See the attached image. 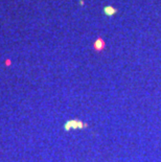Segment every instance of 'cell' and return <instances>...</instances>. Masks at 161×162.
<instances>
[{"label": "cell", "instance_id": "cell-1", "mask_svg": "<svg viewBox=\"0 0 161 162\" xmlns=\"http://www.w3.org/2000/svg\"><path fill=\"white\" fill-rule=\"evenodd\" d=\"M88 124L87 123H84L80 120H77V119H73V120H68V122L65 123L64 128L66 131H69L71 129H83L85 126H87Z\"/></svg>", "mask_w": 161, "mask_h": 162}, {"label": "cell", "instance_id": "cell-2", "mask_svg": "<svg viewBox=\"0 0 161 162\" xmlns=\"http://www.w3.org/2000/svg\"><path fill=\"white\" fill-rule=\"evenodd\" d=\"M102 45H103L102 40H98L97 42H96V48H100V47H102Z\"/></svg>", "mask_w": 161, "mask_h": 162}]
</instances>
